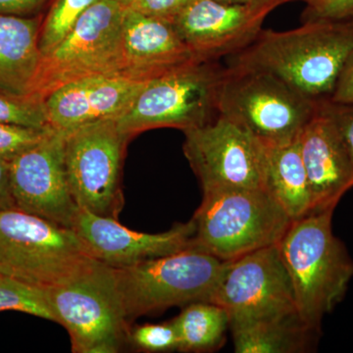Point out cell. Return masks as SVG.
<instances>
[{"instance_id":"6da1fadb","label":"cell","mask_w":353,"mask_h":353,"mask_svg":"<svg viewBox=\"0 0 353 353\" xmlns=\"http://www.w3.org/2000/svg\"><path fill=\"white\" fill-rule=\"evenodd\" d=\"M353 50V19L309 22L289 31L262 30L248 48L228 57L230 68L278 77L301 94L329 99Z\"/></svg>"},{"instance_id":"7a4b0ae2","label":"cell","mask_w":353,"mask_h":353,"mask_svg":"<svg viewBox=\"0 0 353 353\" xmlns=\"http://www.w3.org/2000/svg\"><path fill=\"white\" fill-rule=\"evenodd\" d=\"M334 210L316 211L292 221L278 245L294 285L297 313L317 334L353 278V259L333 233Z\"/></svg>"},{"instance_id":"3957f363","label":"cell","mask_w":353,"mask_h":353,"mask_svg":"<svg viewBox=\"0 0 353 353\" xmlns=\"http://www.w3.org/2000/svg\"><path fill=\"white\" fill-rule=\"evenodd\" d=\"M46 294L73 352L116 353L129 341V320L113 267L90 259Z\"/></svg>"},{"instance_id":"277c9868","label":"cell","mask_w":353,"mask_h":353,"mask_svg":"<svg viewBox=\"0 0 353 353\" xmlns=\"http://www.w3.org/2000/svg\"><path fill=\"white\" fill-rule=\"evenodd\" d=\"M192 248L229 261L279 245L292 218L263 188L203 192Z\"/></svg>"},{"instance_id":"5b68a950","label":"cell","mask_w":353,"mask_h":353,"mask_svg":"<svg viewBox=\"0 0 353 353\" xmlns=\"http://www.w3.org/2000/svg\"><path fill=\"white\" fill-rule=\"evenodd\" d=\"M225 67L196 60L148 81L131 108L116 120L128 139L160 128L183 132L218 116V92Z\"/></svg>"},{"instance_id":"8992f818","label":"cell","mask_w":353,"mask_h":353,"mask_svg":"<svg viewBox=\"0 0 353 353\" xmlns=\"http://www.w3.org/2000/svg\"><path fill=\"white\" fill-rule=\"evenodd\" d=\"M317 105L278 77L256 70L225 67L218 92V114L266 145L296 139Z\"/></svg>"},{"instance_id":"52a82bcc","label":"cell","mask_w":353,"mask_h":353,"mask_svg":"<svg viewBox=\"0 0 353 353\" xmlns=\"http://www.w3.org/2000/svg\"><path fill=\"white\" fill-rule=\"evenodd\" d=\"M92 259L73 229L18 208L0 210V274L50 289Z\"/></svg>"},{"instance_id":"ba28073f","label":"cell","mask_w":353,"mask_h":353,"mask_svg":"<svg viewBox=\"0 0 353 353\" xmlns=\"http://www.w3.org/2000/svg\"><path fill=\"white\" fill-rule=\"evenodd\" d=\"M125 9L117 0H101L88 9L41 57L32 95L44 101L53 90L80 79L122 75Z\"/></svg>"},{"instance_id":"9c48e42d","label":"cell","mask_w":353,"mask_h":353,"mask_svg":"<svg viewBox=\"0 0 353 353\" xmlns=\"http://www.w3.org/2000/svg\"><path fill=\"white\" fill-rule=\"evenodd\" d=\"M223 262L196 248L115 269L128 320L171 306L208 301Z\"/></svg>"},{"instance_id":"30bf717a","label":"cell","mask_w":353,"mask_h":353,"mask_svg":"<svg viewBox=\"0 0 353 353\" xmlns=\"http://www.w3.org/2000/svg\"><path fill=\"white\" fill-rule=\"evenodd\" d=\"M63 132L65 167L77 205L94 214L118 219L124 204L121 165L129 139L112 119Z\"/></svg>"},{"instance_id":"8fae6325","label":"cell","mask_w":353,"mask_h":353,"mask_svg":"<svg viewBox=\"0 0 353 353\" xmlns=\"http://www.w3.org/2000/svg\"><path fill=\"white\" fill-rule=\"evenodd\" d=\"M185 132L183 152L202 192L264 189L267 145L224 116Z\"/></svg>"},{"instance_id":"7c38bea8","label":"cell","mask_w":353,"mask_h":353,"mask_svg":"<svg viewBox=\"0 0 353 353\" xmlns=\"http://www.w3.org/2000/svg\"><path fill=\"white\" fill-rule=\"evenodd\" d=\"M210 303L224 308L229 320L297 313L294 285L279 245L223 262Z\"/></svg>"},{"instance_id":"4fadbf2b","label":"cell","mask_w":353,"mask_h":353,"mask_svg":"<svg viewBox=\"0 0 353 353\" xmlns=\"http://www.w3.org/2000/svg\"><path fill=\"white\" fill-rule=\"evenodd\" d=\"M63 131L48 128L43 139L9 162L15 208L72 229L79 206L72 196Z\"/></svg>"},{"instance_id":"5bb4252c","label":"cell","mask_w":353,"mask_h":353,"mask_svg":"<svg viewBox=\"0 0 353 353\" xmlns=\"http://www.w3.org/2000/svg\"><path fill=\"white\" fill-rule=\"evenodd\" d=\"M72 229L80 236L92 259L113 268L132 266L192 248L196 226L190 220L169 231L148 234L132 231L117 219L79 209Z\"/></svg>"},{"instance_id":"9a60e30c","label":"cell","mask_w":353,"mask_h":353,"mask_svg":"<svg viewBox=\"0 0 353 353\" xmlns=\"http://www.w3.org/2000/svg\"><path fill=\"white\" fill-rule=\"evenodd\" d=\"M265 18L250 4L192 0L172 24L197 57L217 61L248 48L262 31Z\"/></svg>"},{"instance_id":"2e32d148","label":"cell","mask_w":353,"mask_h":353,"mask_svg":"<svg viewBox=\"0 0 353 353\" xmlns=\"http://www.w3.org/2000/svg\"><path fill=\"white\" fill-rule=\"evenodd\" d=\"M146 82L101 75L66 83L44 99L48 126L69 131L97 121L117 120L131 108Z\"/></svg>"},{"instance_id":"e0dca14e","label":"cell","mask_w":353,"mask_h":353,"mask_svg":"<svg viewBox=\"0 0 353 353\" xmlns=\"http://www.w3.org/2000/svg\"><path fill=\"white\" fill-rule=\"evenodd\" d=\"M313 211L334 209L353 188V165L334 121L318 101L299 137Z\"/></svg>"},{"instance_id":"ac0fdd59","label":"cell","mask_w":353,"mask_h":353,"mask_svg":"<svg viewBox=\"0 0 353 353\" xmlns=\"http://www.w3.org/2000/svg\"><path fill=\"white\" fill-rule=\"evenodd\" d=\"M196 60L202 59L183 43L172 22L125 9L123 76L148 81Z\"/></svg>"},{"instance_id":"d6986e66","label":"cell","mask_w":353,"mask_h":353,"mask_svg":"<svg viewBox=\"0 0 353 353\" xmlns=\"http://www.w3.org/2000/svg\"><path fill=\"white\" fill-rule=\"evenodd\" d=\"M41 23L38 18L0 15V90L32 95L38 75Z\"/></svg>"},{"instance_id":"ffe728a7","label":"cell","mask_w":353,"mask_h":353,"mask_svg":"<svg viewBox=\"0 0 353 353\" xmlns=\"http://www.w3.org/2000/svg\"><path fill=\"white\" fill-rule=\"evenodd\" d=\"M236 353H296L308 350L314 331L297 313L229 320Z\"/></svg>"},{"instance_id":"44dd1931","label":"cell","mask_w":353,"mask_h":353,"mask_svg":"<svg viewBox=\"0 0 353 353\" xmlns=\"http://www.w3.org/2000/svg\"><path fill=\"white\" fill-rule=\"evenodd\" d=\"M299 137L288 143L267 145L265 163L264 189L282 205L292 221L313 211Z\"/></svg>"},{"instance_id":"7402d4cb","label":"cell","mask_w":353,"mask_h":353,"mask_svg":"<svg viewBox=\"0 0 353 353\" xmlns=\"http://www.w3.org/2000/svg\"><path fill=\"white\" fill-rule=\"evenodd\" d=\"M172 321L178 334L181 352H211L219 348L229 328L227 311L208 301L188 304Z\"/></svg>"},{"instance_id":"603a6c76","label":"cell","mask_w":353,"mask_h":353,"mask_svg":"<svg viewBox=\"0 0 353 353\" xmlns=\"http://www.w3.org/2000/svg\"><path fill=\"white\" fill-rule=\"evenodd\" d=\"M101 0H55L39 31L41 57L50 53L68 34L77 20Z\"/></svg>"},{"instance_id":"cb8c5ba5","label":"cell","mask_w":353,"mask_h":353,"mask_svg":"<svg viewBox=\"0 0 353 353\" xmlns=\"http://www.w3.org/2000/svg\"><path fill=\"white\" fill-rule=\"evenodd\" d=\"M19 311L55 322L46 289L0 274V312Z\"/></svg>"},{"instance_id":"d4e9b609","label":"cell","mask_w":353,"mask_h":353,"mask_svg":"<svg viewBox=\"0 0 353 353\" xmlns=\"http://www.w3.org/2000/svg\"><path fill=\"white\" fill-rule=\"evenodd\" d=\"M0 123L17 126L48 128L43 99L34 95H16L0 90Z\"/></svg>"},{"instance_id":"484cf974","label":"cell","mask_w":353,"mask_h":353,"mask_svg":"<svg viewBox=\"0 0 353 353\" xmlns=\"http://www.w3.org/2000/svg\"><path fill=\"white\" fill-rule=\"evenodd\" d=\"M129 340L141 350L150 352L179 350L178 334L173 321L145 324L130 331Z\"/></svg>"},{"instance_id":"4316f807","label":"cell","mask_w":353,"mask_h":353,"mask_svg":"<svg viewBox=\"0 0 353 353\" xmlns=\"http://www.w3.org/2000/svg\"><path fill=\"white\" fill-rule=\"evenodd\" d=\"M48 128L34 129L0 123V157L10 162L20 153L39 143Z\"/></svg>"},{"instance_id":"83f0119b","label":"cell","mask_w":353,"mask_h":353,"mask_svg":"<svg viewBox=\"0 0 353 353\" xmlns=\"http://www.w3.org/2000/svg\"><path fill=\"white\" fill-rule=\"evenodd\" d=\"M305 4L301 23L353 19V0H308Z\"/></svg>"},{"instance_id":"f1b7e54d","label":"cell","mask_w":353,"mask_h":353,"mask_svg":"<svg viewBox=\"0 0 353 353\" xmlns=\"http://www.w3.org/2000/svg\"><path fill=\"white\" fill-rule=\"evenodd\" d=\"M319 101L322 108L334 121L353 165V104L334 103L329 99Z\"/></svg>"},{"instance_id":"f546056e","label":"cell","mask_w":353,"mask_h":353,"mask_svg":"<svg viewBox=\"0 0 353 353\" xmlns=\"http://www.w3.org/2000/svg\"><path fill=\"white\" fill-rule=\"evenodd\" d=\"M192 0H134L128 8L145 15L173 22Z\"/></svg>"},{"instance_id":"4dcf8cb0","label":"cell","mask_w":353,"mask_h":353,"mask_svg":"<svg viewBox=\"0 0 353 353\" xmlns=\"http://www.w3.org/2000/svg\"><path fill=\"white\" fill-rule=\"evenodd\" d=\"M329 99L334 103L353 104V50L341 70Z\"/></svg>"},{"instance_id":"1f68e13d","label":"cell","mask_w":353,"mask_h":353,"mask_svg":"<svg viewBox=\"0 0 353 353\" xmlns=\"http://www.w3.org/2000/svg\"><path fill=\"white\" fill-rule=\"evenodd\" d=\"M48 0H0V15H29L39 10Z\"/></svg>"},{"instance_id":"d6a6232c","label":"cell","mask_w":353,"mask_h":353,"mask_svg":"<svg viewBox=\"0 0 353 353\" xmlns=\"http://www.w3.org/2000/svg\"><path fill=\"white\" fill-rule=\"evenodd\" d=\"M16 208L10 189L9 162L0 157V210Z\"/></svg>"},{"instance_id":"836d02e7","label":"cell","mask_w":353,"mask_h":353,"mask_svg":"<svg viewBox=\"0 0 353 353\" xmlns=\"http://www.w3.org/2000/svg\"><path fill=\"white\" fill-rule=\"evenodd\" d=\"M290 1H294V0H254L250 6H252L257 13L261 14V15L267 17V15H268L271 11H273L274 9ZM299 1H303L304 3H306L308 0H299Z\"/></svg>"},{"instance_id":"e575fe53","label":"cell","mask_w":353,"mask_h":353,"mask_svg":"<svg viewBox=\"0 0 353 353\" xmlns=\"http://www.w3.org/2000/svg\"><path fill=\"white\" fill-rule=\"evenodd\" d=\"M216 1L228 4H250L252 3L254 0H216Z\"/></svg>"},{"instance_id":"d590c367","label":"cell","mask_w":353,"mask_h":353,"mask_svg":"<svg viewBox=\"0 0 353 353\" xmlns=\"http://www.w3.org/2000/svg\"><path fill=\"white\" fill-rule=\"evenodd\" d=\"M118 2L124 7V8H128V7H130L132 6V3H134V0H117Z\"/></svg>"}]
</instances>
